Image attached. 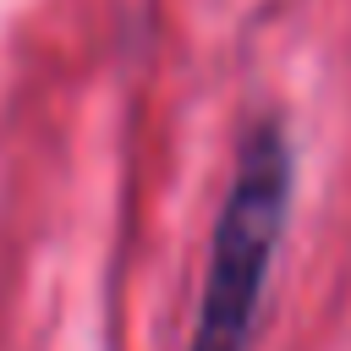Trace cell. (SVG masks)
<instances>
[{
	"label": "cell",
	"instance_id": "cell-1",
	"mask_svg": "<svg viewBox=\"0 0 351 351\" xmlns=\"http://www.w3.org/2000/svg\"><path fill=\"white\" fill-rule=\"evenodd\" d=\"M291 186H296L291 137L274 115H263L236 148V170H230V186L214 219L186 351H252L269 269H274L285 214H291Z\"/></svg>",
	"mask_w": 351,
	"mask_h": 351
}]
</instances>
